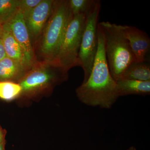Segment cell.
Here are the masks:
<instances>
[{"mask_svg": "<svg viewBox=\"0 0 150 150\" xmlns=\"http://www.w3.org/2000/svg\"><path fill=\"white\" fill-rule=\"evenodd\" d=\"M98 47L91 72L87 80L76 90L78 99L92 107L110 109L119 97L116 82L110 74L105 51L104 38L98 26Z\"/></svg>", "mask_w": 150, "mask_h": 150, "instance_id": "6da1fadb", "label": "cell"}, {"mask_svg": "<svg viewBox=\"0 0 150 150\" xmlns=\"http://www.w3.org/2000/svg\"><path fill=\"white\" fill-rule=\"evenodd\" d=\"M72 16L69 1H55L51 16L35 41L37 62H54Z\"/></svg>", "mask_w": 150, "mask_h": 150, "instance_id": "7a4b0ae2", "label": "cell"}, {"mask_svg": "<svg viewBox=\"0 0 150 150\" xmlns=\"http://www.w3.org/2000/svg\"><path fill=\"white\" fill-rule=\"evenodd\" d=\"M104 38L105 51L109 71L117 81L135 58L121 25L108 21L98 23Z\"/></svg>", "mask_w": 150, "mask_h": 150, "instance_id": "3957f363", "label": "cell"}, {"mask_svg": "<svg viewBox=\"0 0 150 150\" xmlns=\"http://www.w3.org/2000/svg\"><path fill=\"white\" fill-rule=\"evenodd\" d=\"M68 71L54 62H37L18 81L21 94L31 95L52 88L68 79Z\"/></svg>", "mask_w": 150, "mask_h": 150, "instance_id": "277c9868", "label": "cell"}, {"mask_svg": "<svg viewBox=\"0 0 150 150\" xmlns=\"http://www.w3.org/2000/svg\"><path fill=\"white\" fill-rule=\"evenodd\" d=\"M86 16H72L54 63L65 71L80 66L79 51L85 25Z\"/></svg>", "mask_w": 150, "mask_h": 150, "instance_id": "5b68a950", "label": "cell"}, {"mask_svg": "<svg viewBox=\"0 0 150 150\" xmlns=\"http://www.w3.org/2000/svg\"><path fill=\"white\" fill-rule=\"evenodd\" d=\"M100 7V1L97 0L95 4L86 16L79 54L80 66L84 72L83 83L87 80L91 74L97 52L98 26Z\"/></svg>", "mask_w": 150, "mask_h": 150, "instance_id": "8992f818", "label": "cell"}, {"mask_svg": "<svg viewBox=\"0 0 150 150\" xmlns=\"http://www.w3.org/2000/svg\"><path fill=\"white\" fill-rule=\"evenodd\" d=\"M7 23L12 34L21 47L28 64L32 67L37 61L25 20L20 11Z\"/></svg>", "mask_w": 150, "mask_h": 150, "instance_id": "52a82bcc", "label": "cell"}, {"mask_svg": "<svg viewBox=\"0 0 150 150\" xmlns=\"http://www.w3.org/2000/svg\"><path fill=\"white\" fill-rule=\"evenodd\" d=\"M55 3L53 0H42L25 20L30 36L35 41L51 16Z\"/></svg>", "mask_w": 150, "mask_h": 150, "instance_id": "ba28073f", "label": "cell"}, {"mask_svg": "<svg viewBox=\"0 0 150 150\" xmlns=\"http://www.w3.org/2000/svg\"><path fill=\"white\" fill-rule=\"evenodd\" d=\"M121 27L135 57V62H148L150 39L147 34L135 26L121 25Z\"/></svg>", "mask_w": 150, "mask_h": 150, "instance_id": "9c48e42d", "label": "cell"}, {"mask_svg": "<svg viewBox=\"0 0 150 150\" xmlns=\"http://www.w3.org/2000/svg\"><path fill=\"white\" fill-rule=\"evenodd\" d=\"M1 39L7 57L30 69L31 67L28 64L21 47L12 34L8 23L3 25V32Z\"/></svg>", "mask_w": 150, "mask_h": 150, "instance_id": "30bf717a", "label": "cell"}, {"mask_svg": "<svg viewBox=\"0 0 150 150\" xmlns=\"http://www.w3.org/2000/svg\"><path fill=\"white\" fill-rule=\"evenodd\" d=\"M29 69L6 56L0 61V81H18Z\"/></svg>", "mask_w": 150, "mask_h": 150, "instance_id": "8fae6325", "label": "cell"}, {"mask_svg": "<svg viewBox=\"0 0 150 150\" xmlns=\"http://www.w3.org/2000/svg\"><path fill=\"white\" fill-rule=\"evenodd\" d=\"M118 96L129 95H149L150 81H141L133 80L121 79L116 82Z\"/></svg>", "mask_w": 150, "mask_h": 150, "instance_id": "7c38bea8", "label": "cell"}, {"mask_svg": "<svg viewBox=\"0 0 150 150\" xmlns=\"http://www.w3.org/2000/svg\"><path fill=\"white\" fill-rule=\"evenodd\" d=\"M121 79L149 81L150 64L148 62H133L127 67Z\"/></svg>", "mask_w": 150, "mask_h": 150, "instance_id": "4fadbf2b", "label": "cell"}, {"mask_svg": "<svg viewBox=\"0 0 150 150\" xmlns=\"http://www.w3.org/2000/svg\"><path fill=\"white\" fill-rule=\"evenodd\" d=\"M20 0H0V23L10 21L19 11Z\"/></svg>", "mask_w": 150, "mask_h": 150, "instance_id": "5bb4252c", "label": "cell"}, {"mask_svg": "<svg viewBox=\"0 0 150 150\" xmlns=\"http://www.w3.org/2000/svg\"><path fill=\"white\" fill-rule=\"evenodd\" d=\"M21 86L18 83L13 82L0 81V98L9 101L21 95Z\"/></svg>", "mask_w": 150, "mask_h": 150, "instance_id": "9a60e30c", "label": "cell"}, {"mask_svg": "<svg viewBox=\"0 0 150 150\" xmlns=\"http://www.w3.org/2000/svg\"><path fill=\"white\" fill-rule=\"evenodd\" d=\"M97 0H69V7L73 15L82 14L86 16L96 3Z\"/></svg>", "mask_w": 150, "mask_h": 150, "instance_id": "2e32d148", "label": "cell"}, {"mask_svg": "<svg viewBox=\"0 0 150 150\" xmlns=\"http://www.w3.org/2000/svg\"><path fill=\"white\" fill-rule=\"evenodd\" d=\"M42 0H20L19 11L26 20Z\"/></svg>", "mask_w": 150, "mask_h": 150, "instance_id": "e0dca14e", "label": "cell"}, {"mask_svg": "<svg viewBox=\"0 0 150 150\" xmlns=\"http://www.w3.org/2000/svg\"><path fill=\"white\" fill-rule=\"evenodd\" d=\"M6 57V55L5 50L4 47L1 39L0 38V61Z\"/></svg>", "mask_w": 150, "mask_h": 150, "instance_id": "ac0fdd59", "label": "cell"}, {"mask_svg": "<svg viewBox=\"0 0 150 150\" xmlns=\"http://www.w3.org/2000/svg\"><path fill=\"white\" fill-rule=\"evenodd\" d=\"M0 144H4V135L1 129H0Z\"/></svg>", "mask_w": 150, "mask_h": 150, "instance_id": "d6986e66", "label": "cell"}, {"mask_svg": "<svg viewBox=\"0 0 150 150\" xmlns=\"http://www.w3.org/2000/svg\"><path fill=\"white\" fill-rule=\"evenodd\" d=\"M3 32V25L0 23V38H1Z\"/></svg>", "mask_w": 150, "mask_h": 150, "instance_id": "ffe728a7", "label": "cell"}, {"mask_svg": "<svg viewBox=\"0 0 150 150\" xmlns=\"http://www.w3.org/2000/svg\"><path fill=\"white\" fill-rule=\"evenodd\" d=\"M0 150H4V144H0Z\"/></svg>", "mask_w": 150, "mask_h": 150, "instance_id": "44dd1931", "label": "cell"}, {"mask_svg": "<svg viewBox=\"0 0 150 150\" xmlns=\"http://www.w3.org/2000/svg\"><path fill=\"white\" fill-rule=\"evenodd\" d=\"M127 150H137V149H136V148L134 146H131Z\"/></svg>", "mask_w": 150, "mask_h": 150, "instance_id": "7402d4cb", "label": "cell"}]
</instances>
